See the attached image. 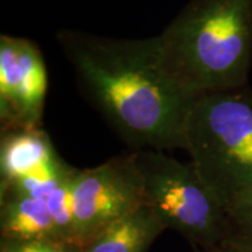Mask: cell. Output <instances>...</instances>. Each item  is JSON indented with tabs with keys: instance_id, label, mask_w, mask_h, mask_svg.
I'll return each instance as SVG.
<instances>
[{
	"instance_id": "obj_9",
	"label": "cell",
	"mask_w": 252,
	"mask_h": 252,
	"mask_svg": "<svg viewBox=\"0 0 252 252\" xmlns=\"http://www.w3.org/2000/svg\"><path fill=\"white\" fill-rule=\"evenodd\" d=\"M0 237L60 241L45 198L17 195L0 196Z\"/></svg>"
},
{
	"instance_id": "obj_12",
	"label": "cell",
	"mask_w": 252,
	"mask_h": 252,
	"mask_svg": "<svg viewBox=\"0 0 252 252\" xmlns=\"http://www.w3.org/2000/svg\"><path fill=\"white\" fill-rule=\"evenodd\" d=\"M0 252H83V249L58 239L0 238Z\"/></svg>"
},
{
	"instance_id": "obj_1",
	"label": "cell",
	"mask_w": 252,
	"mask_h": 252,
	"mask_svg": "<svg viewBox=\"0 0 252 252\" xmlns=\"http://www.w3.org/2000/svg\"><path fill=\"white\" fill-rule=\"evenodd\" d=\"M56 41L81 91L122 140L135 151L182 149V127L196 97L168 74L158 36L112 39L67 30Z\"/></svg>"
},
{
	"instance_id": "obj_4",
	"label": "cell",
	"mask_w": 252,
	"mask_h": 252,
	"mask_svg": "<svg viewBox=\"0 0 252 252\" xmlns=\"http://www.w3.org/2000/svg\"><path fill=\"white\" fill-rule=\"evenodd\" d=\"M145 201L166 229L175 230L195 251L217 248L225 241V209L190 162H181L162 151H134Z\"/></svg>"
},
{
	"instance_id": "obj_3",
	"label": "cell",
	"mask_w": 252,
	"mask_h": 252,
	"mask_svg": "<svg viewBox=\"0 0 252 252\" xmlns=\"http://www.w3.org/2000/svg\"><path fill=\"white\" fill-rule=\"evenodd\" d=\"M182 150L220 206L252 188V90L196 97L182 127Z\"/></svg>"
},
{
	"instance_id": "obj_6",
	"label": "cell",
	"mask_w": 252,
	"mask_h": 252,
	"mask_svg": "<svg viewBox=\"0 0 252 252\" xmlns=\"http://www.w3.org/2000/svg\"><path fill=\"white\" fill-rule=\"evenodd\" d=\"M47 69L33 41L0 36V121L1 132L39 128L47 93Z\"/></svg>"
},
{
	"instance_id": "obj_2",
	"label": "cell",
	"mask_w": 252,
	"mask_h": 252,
	"mask_svg": "<svg viewBox=\"0 0 252 252\" xmlns=\"http://www.w3.org/2000/svg\"><path fill=\"white\" fill-rule=\"evenodd\" d=\"M157 36L167 71L191 96L247 86L252 0H191Z\"/></svg>"
},
{
	"instance_id": "obj_5",
	"label": "cell",
	"mask_w": 252,
	"mask_h": 252,
	"mask_svg": "<svg viewBox=\"0 0 252 252\" xmlns=\"http://www.w3.org/2000/svg\"><path fill=\"white\" fill-rule=\"evenodd\" d=\"M72 204L78 247L84 249L105 229L146 204L134 152L113 157L72 179Z\"/></svg>"
},
{
	"instance_id": "obj_10",
	"label": "cell",
	"mask_w": 252,
	"mask_h": 252,
	"mask_svg": "<svg viewBox=\"0 0 252 252\" xmlns=\"http://www.w3.org/2000/svg\"><path fill=\"white\" fill-rule=\"evenodd\" d=\"M225 245L239 252H252V188L238 194L225 208Z\"/></svg>"
},
{
	"instance_id": "obj_8",
	"label": "cell",
	"mask_w": 252,
	"mask_h": 252,
	"mask_svg": "<svg viewBox=\"0 0 252 252\" xmlns=\"http://www.w3.org/2000/svg\"><path fill=\"white\" fill-rule=\"evenodd\" d=\"M166 226L147 204L122 217L83 249V252H147Z\"/></svg>"
},
{
	"instance_id": "obj_7",
	"label": "cell",
	"mask_w": 252,
	"mask_h": 252,
	"mask_svg": "<svg viewBox=\"0 0 252 252\" xmlns=\"http://www.w3.org/2000/svg\"><path fill=\"white\" fill-rule=\"evenodd\" d=\"M60 158L42 128H14L1 132L0 185L31 174Z\"/></svg>"
},
{
	"instance_id": "obj_11",
	"label": "cell",
	"mask_w": 252,
	"mask_h": 252,
	"mask_svg": "<svg viewBox=\"0 0 252 252\" xmlns=\"http://www.w3.org/2000/svg\"><path fill=\"white\" fill-rule=\"evenodd\" d=\"M74 175L60 185L54 191H52L47 196L46 202L52 219L54 220L56 234L60 241L78 247L76 228H75L74 204H72Z\"/></svg>"
},
{
	"instance_id": "obj_13",
	"label": "cell",
	"mask_w": 252,
	"mask_h": 252,
	"mask_svg": "<svg viewBox=\"0 0 252 252\" xmlns=\"http://www.w3.org/2000/svg\"><path fill=\"white\" fill-rule=\"evenodd\" d=\"M197 252H239V251H238V250H236V249H234V248L229 247V245L222 244V245H220V247H217V248L210 249V250L197 251Z\"/></svg>"
}]
</instances>
